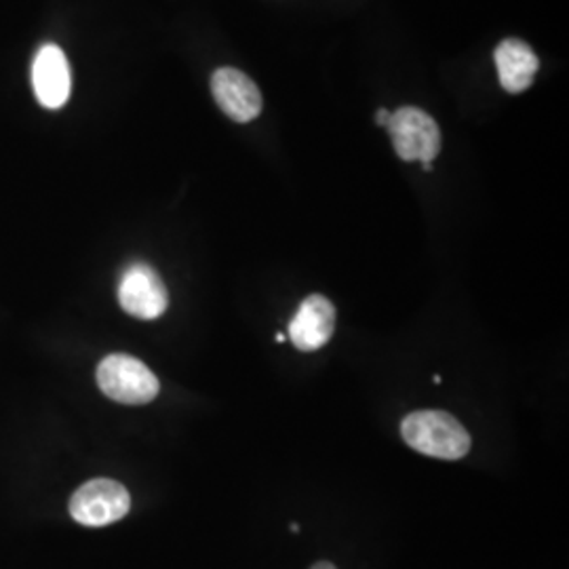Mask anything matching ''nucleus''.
<instances>
[{"label":"nucleus","mask_w":569,"mask_h":569,"mask_svg":"<svg viewBox=\"0 0 569 569\" xmlns=\"http://www.w3.org/2000/svg\"><path fill=\"white\" fill-rule=\"evenodd\" d=\"M390 114H392V112H388L387 108H380V110L376 112V122H378L380 127H388Z\"/></svg>","instance_id":"10"},{"label":"nucleus","mask_w":569,"mask_h":569,"mask_svg":"<svg viewBox=\"0 0 569 569\" xmlns=\"http://www.w3.org/2000/svg\"><path fill=\"white\" fill-rule=\"evenodd\" d=\"M98 387L103 395L122 406H146L157 399L159 380L140 359L129 355H110L98 366Z\"/></svg>","instance_id":"2"},{"label":"nucleus","mask_w":569,"mask_h":569,"mask_svg":"<svg viewBox=\"0 0 569 569\" xmlns=\"http://www.w3.org/2000/svg\"><path fill=\"white\" fill-rule=\"evenodd\" d=\"M211 93L226 117L249 122L262 112V93L258 84L237 68H220L211 77Z\"/></svg>","instance_id":"6"},{"label":"nucleus","mask_w":569,"mask_h":569,"mask_svg":"<svg viewBox=\"0 0 569 569\" xmlns=\"http://www.w3.org/2000/svg\"><path fill=\"white\" fill-rule=\"evenodd\" d=\"M407 446L439 460H460L470 451V435L451 413L441 409L411 411L401 422Z\"/></svg>","instance_id":"1"},{"label":"nucleus","mask_w":569,"mask_h":569,"mask_svg":"<svg viewBox=\"0 0 569 569\" xmlns=\"http://www.w3.org/2000/svg\"><path fill=\"white\" fill-rule=\"evenodd\" d=\"M336 329V306L326 296H308L289 323V340L298 350L312 352L331 340Z\"/></svg>","instance_id":"8"},{"label":"nucleus","mask_w":569,"mask_h":569,"mask_svg":"<svg viewBox=\"0 0 569 569\" xmlns=\"http://www.w3.org/2000/svg\"><path fill=\"white\" fill-rule=\"evenodd\" d=\"M493 60L498 68L500 84L509 93H523L529 89L540 68L538 56L531 51L528 42L519 39H507L500 42L493 53Z\"/></svg>","instance_id":"9"},{"label":"nucleus","mask_w":569,"mask_h":569,"mask_svg":"<svg viewBox=\"0 0 569 569\" xmlns=\"http://www.w3.org/2000/svg\"><path fill=\"white\" fill-rule=\"evenodd\" d=\"M119 302L127 315L142 321H154L167 310L169 293L152 266L136 262L121 274Z\"/></svg>","instance_id":"5"},{"label":"nucleus","mask_w":569,"mask_h":569,"mask_svg":"<svg viewBox=\"0 0 569 569\" xmlns=\"http://www.w3.org/2000/svg\"><path fill=\"white\" fill-rule=\"evenodd\" d=\"M131 509V496L114 479H93L74 491L70 515L84 528H106L121 521Z\"/></svg>","instance_id":"4"},{"label":"nucleus","mask_w":569,"mask_h":569,"mask_svg":"<svg viewBox=\"0 0 569 569\" xmlns=\"http://www.w3.org/2000/svg\"><path fill=\"white\" fill-rule=\"evenodd\" d=\"M310 569H338L333 563H329V561H319V563H315Z\"/></svg>","instance_id":"11"},{"label":"nucleus","mask_w":569,"mask_h":569,"mask_svg":"<svg viewBox=\"0 0 569 569\" xmlns=\"http://www.w3.org/2000/svg\"><path fill=\"white\" fill-rule=\"evenodd\" d=\"M387 129L399 159L407 163H432L441 150V129L437 121L420 108H399L390 114Z\"/></svg>","instance_id":"3"},{"label":"nucleus","mask_w":569,"mask_h":569,"mask_svg":"<svg viewBox=\"0 0 569 569\" xmlns=\"http://www.w3.org/2000/svg\"><path fill=\"white\" fill-rule=\"evenodd\" d=\"M32 89L37 100L49 110L68 102L72 91L70 63L58 44H42L32 61Z\"/></svg>","instance_id":"7"}]
</instances>
